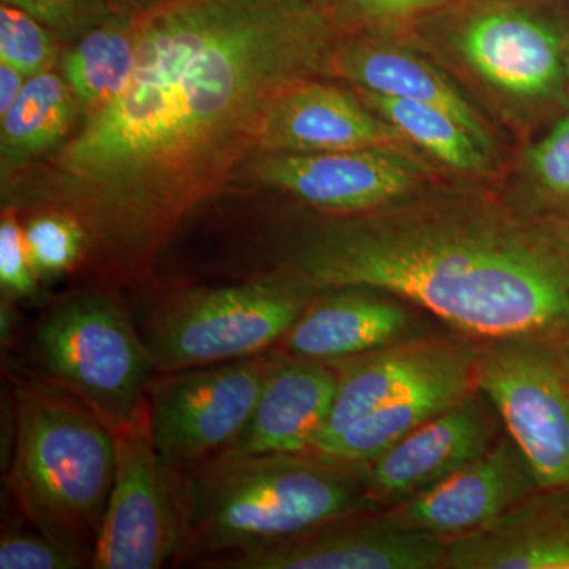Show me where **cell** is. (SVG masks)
Returning a JSON list of instances; mask_svg holds the SVG:
<instances>
[{
	"label": "cell",
	"mask_w": 569,
	"mask_h": 569,
	"mask_svg": "<svg viewBox=\"0 0 569 569\" xmlns=\"http://www.w3.org/2000/svg\"><path fill=\"white\" fill-rule=\"evenodd\" d=\"M133 20L122 91L0 190L2 211L80 223L81 272L112 291L152 283L183 223L258 156L269 104L328 78L340 37L317 0H162Z\"/></svg>",
	"instance_id": "1"
},
{
	"label": "cell",
	"mask_w": 569,
	"mask_h": 569,
	"mask_svg": "<svg viewBox=\"0 0 569 569\" xmlns=\"http://www.w3.org/2000/svg\"><path fill=\"white\" fill-rule=\"evenodd\" d=\"M274 268L313 293L369 288L459 331L569 348V234L475 186L437 181L377 211L280 236Z\"/></svg>",
	"instance_id": "2"
},
{
	"label": "cell",
	"mask_w": 569,
	"mask_h": 569,
	"mask_svg": "<svg viewBox=\"0 0 569 569\" xmlns=\"http://www.w3.org/2000/svg\"><path fill=\"white\" fill-rule=\"evenodd\" d=\"M186 475L189 535L174 567H197L377 509L362 466L312 452L217 458Z\"/></svg>",
	"instance_id": "3"
},
{
	"label": "cell",
	"mask_w": 569,
	"mask_h": 569,
	"mask_svg": "<svg viewBox=\"0 0 569 569\" xmlns=\"http://www.w3.org/2000/svg\"><path fill=\"white\" fill-rule=\"evenodd\" d=\"M9 482L21 515L92 568L118 468V438L58 387L17 381Z\"/></svg>",
	"instance_id": "4"
},
{
	"label": "cell",
	"mask_w": 569,
	"mask_h": 569,
	"mask_svg": "<svg viewBox=\"0 0 569 569\" xmlns=\"http://www.w3.org/2000/svg\"><path fill=\"white\" fill-rule=\"evenodd\" d=\"M402 33L458 70L512 126L563 97L569 36L541 0H456Z\"/></svg>",
	"instance_id": "5"
},
{
	"label": "cell",
	"mask_w": 569,
	"mask_h": 569,
	"mask_svg": "<svg viewBox=\"0 0 569 569\" xmlns=\"http://www.w3.org/2000/svg\"><path fill=\"white\" fill-rule=\"evenodd\" d=\"M31 353L54 387L112 430L148 406L156 369L132 312L112 290L86 287L52 302L33 328Z\"/></svg>",
	"instance_id": "6"
},
{
	"label": "cell",
	"mask_w": 569,
	"mask_h": 569,
	"mask_svg": "<svg viewBox=\"0 0 569 569\" xmlns=\"http://www.w3.org/2000/svg\"><path fill=\"white\" fill-rule=\"evenodd\" d=\"M316 293L280 276L151 296L138 318L156 373L236 361L282 342Z\"/></svg>",
	"instance_id": "7"
},
{
	"label": "cell",
	"mask_w": 569,
	"mask_h": 569,
	"mask_svg": "<svg viewBox=\"0 0 569 569\" xmlns=\"http://www.w3.org/2000/svg\"><path fill=\"white\" fill-rule=\"evenodd\" d=\"M118 468L93 552L96 569H159L189 535V479L153 447L149 408L114 430Z\"/></svg>",
	"instance_id": "8"
},
{
	"label": "cell",
	"mask_w": 569,
	"mask_h": 569,
	"mask_svg": "<svg viewBox=\"0 0 569 569\" xmlns=\"http://www.w3.org/2000/svg\"><path fill=\"white\" fill-rule=\"evenodd\" d=\"M475 387L529 460L539 489L569 488L568 348L489 340L475 353Z\"/></svg>",
	"instance_id": "9"
},
{
	"label": "cell",
	"mask_w": 569,
	"mask_h": 569,
	"mask_svg": "<svg viewBox=\"0 0 569 569\" xmlns=\"http://www.w3.org/2000/svg\"><path fill=\"white\" fill-rule=\"evenodd\" d=\"M277 355L156 373L148 408L160 458L189 473L223 455L252 417Z\"/></svg>",
	"instance_id": "10"
},
{
	"label": "cell",
	"mask_w": 569,
	"mask_h": 569,
	"mask_svg": "<svg viewBox=\"0 0 569 569\" xmlns=\"http://www.w3.org/2000/svg\"><path fill=\"white\" fill-rule=\"evenodd\" d=\"M244 170L258 186L290 194L328 216L387 208L437 179L432 164L413 148L260 153Z\"/></svg>",
	"instance_id": "11"
},
{
	"label": "cell",
	"mask_w": 569,
	"mask_h": 569,
	"mask_svg": "<svg viewBox=\"0 0 569 569\" xmlns=\"http://www.w3.org/2000/svg\"><path fill=\"white\" fill-rule=\"evenodd\" d=\"M447 539L387 512L346 516L295 537L200 561L206 569H443Z\"/></svg>",
	"instance_id": "12"
},
{
	"label": "cell",
	"mask_w": 569,
	"mask_h": 569,
	"mask_svg": "<svg viewBox=\"0 0 569 569\" xmlns=\"http://www.w3.org/2000/svg\"><path fill=\"white\" fill-rule=\"evenodd\" d=\"M496 408L481 392L447 408L362 466L373 505L399 503L485 456L498 440Z\"/></svg>",
	"instance_id": "13"
},
{
	"label": "cell",
	"mask_w": 569,
	"mask_h": 569,
	"mask_svg": "<svg viewBox=\"0 0 569 569\" xmlns=\"http://www.w3.org/2000/svg\"><path fill=\"white\" fill-rule=\"evenodd\" d=\"M538 489L529 460L507 433L475 462L385 512L408 529L449 539L488 526Z\"/></svg>",
	"instance_id": "14"
},
{
	"label": "cell",
	"mask_w": 569,
	"mask_h": 569,
	"mask_svg": "<svg viewBox=\"0 0 569 569\" xmlns=\"http://www.w3.org/2000/svg\"><path fill=\"white\" fill-rule=\"evenodd\" d=\"M328 78L350 82L358 91L436 104L497 156L488 123L459 86L407 33L340 36L329 52Z\"/></svg>",
	"instance_id": "15"
},
{
	"label": "cell",
	"mask_w": 569,
	"mask_h": 569,
	"mask_svg": "<svg viewBox=\"0 0 569 569\" xmlns=\"http://www.w3.org/2000/svg\"><path fill=\"white\" fill-rule=\"evenodd\" d=\"M328 78H309L283 89L269 104L258 141L260 153H313L366 148H413L358 93Z\"/></svg>",
	"instance_id": "16"
},
{
	"label": "cell",
	"mask_w": 569,
	"mask_h": 569,
	"mask_svg": "<svg viewBox=\"0 0 569 569\" xmlns=\"http://www.w3.org/2000/svg\"><path fill=\"white\" fill-rule=\"evenodd\" d=\"M336 391L331 362L279 351L252 417L219 458L309 452L328 421Z\"/></svg>",
	"instance_id": "17"
},
{
	"label": "cell",
	"mask_w": 569,
	"mask_h": 569,
	"mask_svg": "<svg viewBox=\"0 0 569 569\" xmlns=\"http://www.w3.org/2000/svg\"><path fill=\"white\" fill-rule=\"evenodd\" d=\"M443 569H569V488L538 489L488 526L447 539Z\"/></svg>",
	"instance_id": "18"
},
{
	"label": "cell",
	"mask_w": 569,
	"mask_h": 569,
	"mask_svg": "<svg viewBox=\"0 0 569 569\" xmlns=\"http://www.w3.org/2000/svg\"><path fill=\"white\" fill-rule=\"evenodd\" d=\"M471 359L473 355L449 343L407 342L328 361L337 372L335 403L310 449L339 436L385 403Z\"/></svg>",
	"instance_id": "19"
},
{
	"label": "cell",
	"mask_w": 569,
	"mask_h": 569,
	"mask_svg": "<svg viewBox=\"0 0 569 569\" xmlns=\"http://www.w3.org/2000/svg\"><path fill=\"white\" fill-rule=\"evenodd\" d=\"M411 323L406 307L369 288L320 291L283 337L284 353L335 361L396 343Z\"/></svg>",
	"instance_id": "20"
},
{
	"label": "cell",
	"mask_w": 569,
	"mask_h": 569,
	"mask_svg": "<svg viewBox=\"0 0 569 569\" xmlns=\"http://www.w3.org/2000/svg\"><path fill=\"white\" fill-rule=\"evenodd\" d=\"M471 387H475V355L466 365L385 403L309 452L337 462L365 466L430 418L455 406L471 392Z\"/></svg>",
	"instance_id": "21"
},
{
	"label": "cell",
	"mask_w": 569,
	"mask_h": 569,
	"mask_svg": "<svg viewBox=\"0 0 569 569\" xmlns=\"http://www.w3.org/2000/svg\"><path fill=\"white\" fill-rule=\"evenodd\" d=\"M80 118L81 104L62 74L51 70L28 78L17 102L0 118V179L61 148Z\"/></svg>",
	"instance_id": "22"
},
{
	"label": "cell",
	"mask_w": 569,
	"mask_h": 569,
	"mask_svg": "<svg viewBox=\"0 0 569 569\" xmlns=\"http://www.w3.org/2000/svg\"><path fill=\"white\" fill-rule=\"evenodd\" d=\"M359 99L402 134L417 151L471 182L497 173V156L470 130L436 104L358 91Z\"/></svg>",
	"instance_id": "23"
},
{
	"label": "cell",
	"mask_w": 569,
	"mask_h": 569,
	"mask_svg": "<svg viewBox=\"0 0 569 569\" xmlns=\"http://www.w3.org/2000/svg\"><path fill=\"white\" fill-rule=\"evenodd\" d=\"M137 56L133 17L112 14L69 44L61 58L63 80L81 104V116L122 91Z\"/></svg>",
	"instance_id": "24"
},
{
	"label": "cell",
	"mask_w": 569,
	"mask_h": 569,
	"mask_svg": "<svg viewBox=\"0 0 569 569\" xmlns=\"http://www.w3.org/2000/svg\"><path fill=\"white\" fill-rule=\"evenodd\" d=\"M22 230L40 282L81 272L88 253V238L71 217L61 212L28 213Z\"/></svg>",
	"instance_id": "25"
},
{
	"label": "cell",
	"mask_w": 569,
	"mask_h": 569,
	"mask_svg": "<svg viewBox=\"0 0 569 569\" xmlns=\"http://www.w3.org/2000/svg\"><path fill=\"white\" fill-rule=\"evenodd\" d=\"M456 0H329V17L340 36L402 33Z\"/></svg>",
	"instance_id": "26"
},
{
	"label": "cell",
	"mask_w": 569,
	"mask_h": 569,
	"mask_svg": "<svg viewBox=\"0 0 569 569\" xmlns=\"http://www.w3.org/2000/svg\"><path fill=\"white\" fill-rule=\"evenodd\" d=\"M61 44L50 29L28 13L0 3V62L10 63L28 78L36 77L61 62Z\"/></svg>",
	"instance_id": "27"
},
{
	"label": "cell",
	"mask_w": 569,
	"mask_h": 569,
	"mask_svg": "<svg viewBox=\"0 0 569 569\" xmlns=\"http://www.w3.org/2000/svg\"><path fill=\"white\" fill-rule=\"evenodd\" d=\"M50 29L62 44L81 39L114 13L104 0H0Z\"/></svg>",
	"instance_id": "28"
},
{
	"label": "cell",
	"mask_w": 569,
	"mask_h": 569,
	"mask_svg": "<svg viewBox=\"0 0 569 569\" xmlns=\"http://www.w3.org/2000/svg\"><path fill=\"white\" fill-rule=\"evenodd\" d=\"M526 168L539 190L569 201V112L527 149Z\"/></svg>",
	"instance_id": "29"
},
{
	"label": "cell",
	"mask_w": 569,
	"mask_h": 569,
	"mask_svg": "<svg viewBox=\"0 0 569 569\" xmlns=\"http://www.w3.org/2000/svg\"><path fill=\"white\" fill-rule=\"evenodd\" d=\"M39 277L33 271L24 230L17 213L2 211L0 222V284L11 299H33L39 293Z\"/></svg>",
	"instance_id": "30"
},
{
	"label": "cell",
	"mask_w": 569,
	"mask_h": 569,
	"mask_svg": "<svg viewBox=\"0 0 569 569\" xmlns=\"http://www.w3.org/2000/svg\"><path fill=\"white\" fill-rule=\"evenodd\" d=\"M2 569H78L86 568L77 557L36 530H9L0 539Z\"/></svg>",
	"instance_id": "31"
},
{
	"label": "cell",
	"mask_w": 569,
	"mask_h": 569,
	"mask_svg": "<svg viewBox=\"0 0 569 569\" xmlns=\"http://www.w3.org/2000/svg\"><path fill=\"white\" fill-rule=\"evenodd\" d=\"M28 77L7 62H0V118L9 112L24 88Z\"/></svg>",
	"instance_id": "32"
},
{
	"label": "cell",
	"mask_w": 569,
	"mask_h": 569,
	"mask_svg": "<svg viewBox=\"0 0 569 569\" xmlns=\"http://www.w3.org/2000/svg\"><path fill=\"white\" fill-rule=\"evenodd\" d=\"M108 3V7L114 13L126 14V17H134V14H140L142 11L152 9L157 3L162 2V0H104Z\"/></svg>",
	"instance_id": "33"
},
{
	"label": "cell",
	"mask_w": 569,
	"mask_h": 569,
	"mask_svg": "<svg viewBox=\"0 0 569 569\" xmlns=\"http://www.w3.org/2000/svg\"><path fill=\"white\" fill-rule=\"evenodd\" d=\"M318 3H321V6L326 7V3L329 2V0H317Z\"/></svg>",
	"instance_id": "34"
},
{
	"label": "cell",
	"mask_w": 569,
	"mask_h": 569,
	"mask_svg": "<svg viewBox=\"0 0 569 569\" xmlns=\"http://www.w3.org/2000/svg\"><path fill=\"white\" fill-rule=\"evenodd\" d=\"M568 81H569V59H568Z\"/></svg>",
	"instance_id": "35"
},
{
	"label": "cell",
	"mask_w": 569,
	"mask_h": 569,
	"mask_svg": "<svg viewBox=\"0 0 569 569\" xmlns=\"http://www.w3.org/2000/svg\"><path fill=\"white\" fill-rule=\"evenodd\" d=\"M568 355H569V348H568Z\"/></svg>",
	"instance_id": "36"
}]
</instances>
